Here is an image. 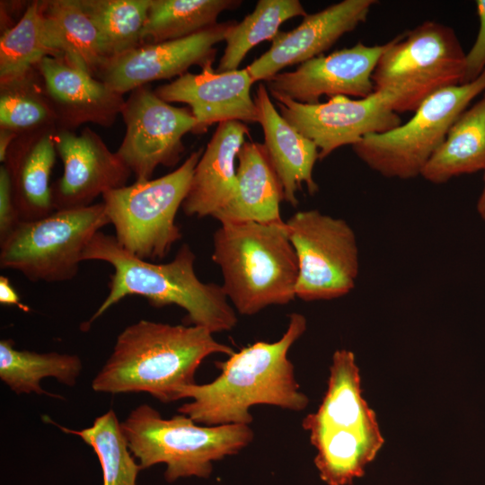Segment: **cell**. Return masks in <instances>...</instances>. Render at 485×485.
Instances as JSON below:
<instances>
[{
    "label": "cell",
    "instance_id": "obj_1",
    "mask_svg": "<svg viewBox=\"0 0 485 485\" xmlns=\"http://www.w3.org/2000/svg\"><path fill=\"white\" fill-rule=\"evenodd\" d=\"M286 332L274 342L257 341L223 362H216L220 375L205 384H191L180 392V400L192 401L180 406L179 413L207 427L252 421L250 408L256 404L303 410L307 396L299 391L294 366L287 357L291 346L306 330V319L289 314Z\"/></svg>",
    "mask_w": 485,
    "mask_h": 485
},
{
    "label": "cell",
    "instance_id": "obj_2",
    "mask_svg": "<svg viewBox=\"0 0 485 485\" xmlns=\"http://www.w3.org/2000/svg\"><path fill=\"white\" fill-rule=\"evenodd\" d=\"M216 353L234 351L207 328L140 320L118 335L92 388L110 394L147 392L161 402H172L184 387L196 384L201 362Z\"/></svg>",
    "mask_w": 485,
    "mask_h": 485
},
{
    "label": "cell",
    "instance_id": "obj_3",
    "mask_svg": "<svg viewBox=\"0 0 485 485\" xmlns=\"http://www.w3.org/2000/svg\"><path fill=\"white\" fill-rule=\"evenodd\" d=\"M196 255L184 243L172 260L154 263L127 251L115 235L99 231L83 253V261L100 260L113 267L109 293L86 322L90 325L107 310L128 295L145 297L154 307L175 304L187 313V322L213 333L231 331L237 316L222 286L204 283L194 269Z\"/></svg>",
    "mask_w": 485,
    "mask_h": 485
},
{
    "label": "cell",
    "instance_id": "obj_4",
    "mask_svg": "<svg viewBox=\"0 0 485 485\" xmlns=\"http://www.w3.org/2000/svg\"><path fill=\"white\" fill-rule=\"evenodd\" d=\"M212 260L236 311L253 315L296 297L298 260L287 224L223 223L213 235Z\"/></svg>",
    "mask_w": 485,
    "mask_h": 485
},
{
    "label": "cell",
    "instance_id": "obj_5",
    "mask_svg": "<svg viewBox=\"0 0 485 485\" xmlns=\"http://www.w3.org/2000/svg\"><path fill=\"white\" fill-rule=\"evenodd\" d=\"M328 390L303 427L317 450L314 463L328 485H348L365 473L384 444L375 412L363 399L354 354L334 352Z\"/></svg>",
    "mask_w": 485,
    "mask_h": 485
},
{
    "label": "cell",
    "instance_id": "obj_6",
    "mask_svg": "<svg viewBox=\"0 0 485 485\" xmlns=\"http://www.w3.org/2000/svg\"><path fill=\"white\" fill-rule=\"evenodd\" d=\"M120 425L141 470L165 463L169 482L208 477L212 462L238 453L253 438L249 425L198 426L181 413L166 419L148 404L132 410Z\"/></svg>",
    "mask_w": 485,
    "mask_h": 485
},
{
    "label": "cell",
    "instance_id": "obj_7",
    "mask_svg": "<svg viewBox=\"0 0 485 485\" xmlns=\"http://www.w3.org/2000/svg\"><path fill=\"white\" fill-rule=\"evenodd\" d=\"M465 53L454 31L427 21L397 35L379 58L372 75L396 113L415 111L433 93L463 84Z\"/></svg>",
    "mask_w": 485,
    "mask_h": 485
},
{
    "label": "cell",
    "instance_id": "obj_8",
    "mask_svg": "<svg viewBox=\"0 0 485 485\" xmlns=\"http://www.w3.org/2000/svg\"><path fill=\"white\" fill-rule=\"evenodd\" d=\"M204 148L191 153L172 172L104 193L102 203L118 242L137 258L163 259L181 240L176 215L188 194Z\"/></svg>",
    "mask_w": 485,
    "mask_h": 485
},
{
    "label": "cell",
    "instance_id": "obj_9",
    "mask_svg": "<svg viewBox=\"0 0 485 485\" xmlns=\"http://www.w3.org/2000/svg\"><path fill=\"white\" fill-rule=\"evenodd\" d=\"M109 224L102 202L21 221L0 242V266L34 282L70 280L77 275L90 241Z\"/></svg>",
    "mask_w": 485,
    "mask_h": 485
},
{
    "label": "cell",
    "instance_id": "obj_10",
    "mask_svg": "<svg viewBox=\"0 0 485 485\" xmlns=\"http://www.w3.org/2000/svg\"><path fill=\"white\" fill-rule=\"evenodd\" d=\"M483 91L485 69L472 82L442 89L428 97L406 123L384 133L367 135L352 148L367 166L384 177H417L455 119Z\"/></svg>",
    "mask_w": 485,
    "mask_h": 485
},
{
    "label": "cell",
    "instance_id": "obj_11",
    "mask_svg": "<svg viewBox=\"0 0 485 485\" xmlns=\"http://www.w3.org/2000/svg\"><path fill=\"white\" fill-rule=\"evenodd\" d=\"M286 224L298 260L296 297L331 300L349 293L359 269L357 239L349 225L315 209L298 211Z\"/></svg>",
    "mask_w": 485,
    "mask_h": 485
},
{
    "label": "cell",
    "instance_id": "obj_12",
    "mask_svg": "<svg viewBox=\"0 0 485 485\" xmlns=\"http://www.w3.org/2000/svg\"><path fill=\"white\" fill-rule=\"evenodd\" d=\"M120 114L126 131L116 153L136 181L151 180L159 165L174 166L184 151L182 137L197 126L190 108L164 101L150 84L130 92Z\"/></svg>",
    "mask_w": 485,
    "mask_h": 485
},
{
    "label": "cell",
    "instance_id": "obj_13",
    "mask_svg": "<svg viewBox=\"0 0 485 485\" xmlns=\"http://www.w3.org/2000/svg\"><path fill=\"white\" fill-rule=\"evenodd\" d=\"M274 100L280 115L316 145L319 160L342 146H353L367 135L384 133L401 124L398 113L379 92L357 100L337 95L316 104L283 97Z\"/></svg>",
    "mask_w": 485,
    "mask_h": 485
},
{
    "label": "cell",
    "instance_id": "obj_14",
    "mask_svg": "<svg viewBox=\"0 0 485 485\" xmlns=\"http://www.w3.org/2000/svg\"><path fill=\"white\" fill-rule=\"evenodd\" d=\"M388 46L389 41L375 46L357 42L309 59L294 71L278 73L265 85L273 99L283 97L306 104L319 103L322 95L366 98L374 93L372 75Z\"/></svg>",
    "mask_w": 485,
    "mask_h": 485
},
{
    "label": "cell",
    "instance_id": "obj_15",
    "mask_svg": "<svg viewBox=\"0 0 485 485\" xmlns=\"http://www.w3.org/2000/svg\"><path fill=\"white\" fill-rule=\"evenodd\" d=\"M234 21L218 22L190 36L154 44H145L116 56L104 64L94 77L124 95L161 79L179 77L191 66L213 65L216 48L224 41Z\"/></svg>",
    "mask_w": 485,
    "mask_h": 485
},
{
    "label": "cell",
    "instance_id": "obj_16",
    "mask_svg": "<svg viewBox=\"0 0 485 485\" xmlns=\"http://www.w3.org/2000/svg\"><path fill=\"white\" fill-rule=\"evenodd\" d=\"M54 143L64 165L62 176L51 186L55 210L91 206L98 196L127 185L130 169L92 128L85 127L79 134L57 129Z\"/></svg>",
    "mask_w": 485,
    "mask_h": 485
},
{
    "label": "cell",
    "instance_id": "obj_17",
    "mask_svg": "<svg viewBox=\"0 0 485 485\" xmlns=\"http://www.w3.org/2000/svg\"><path fill=\"white\" fill-rule=\"evenodd\" d=\"M375 0H343L306 14L289 31H279L270 48L246 66L252 80L267 81L283 68L322 55L344 34L366 22Z\"/></svg>",
    "mask_w": 485,
    "mask_h": 485
},
{
    "label": "cell",
    "instance_id": "obj_18",
    "mask_svg": "<svg viewBox=\"0 0 485 485\" xmlns=\"http://www.w3.org/2000/svg\"><path fill=\"white\" fill-rule=\"evenodd\" d=\"M253 84L246 67L217 73L209 65L199 74L187 72L154 92L168 103L188 104L197 121L193 134H203L216 122H257V108L251 95Z\"/></svg>",
    "mask_w": 485,
    "mask_h": 485
},
{
    "label": "cell",
    "instance_id": "obj_19",
    "mask_svg": "<svg viewBox=\"0 0 485 485\" xmlns=\"http://www.w3.org/2000/svg\"><path fill=\"white\" fill-rule=\"evenodd\" d=\"M35 66L56 113L57 129L75 131L86 123L109 128L121 113L122 94L64 59L46 57Z\"/></svg>",
    "mask_w": 485,
    "mask_h": 485
},
{
    "label": "cell",
    "instance_id": "obj_20",
    "mask_svg": "<svg viewBox=\"0 0 485 485\" xmlns=\"http://www.w3.org/2000/svg\"><path fill=\"white\" fill-rule=\"evenodd\" d=\"M257 122L264 134V146L279 180L283 199L293 207L298 201L295 192L305 184L310 194L318 191L313 170L319 159L316 145L294 128L271 102L265 84H260L253 98Z\"/></svg>",
    "mask_w": 485,
    "mask_h": 485
},
{
    "label": "cell",
    "instance_id": "obj_21",
    "mask_svg": "<svg viewBox=\"0 0 485 485\" xmlns=\"http://www.w3.org/2000/svg\"><path fill=\"white\" fill-rule=\"evenodd\" d=\"M242 121L218 124L198 162L181 208L189 216H214L230 199L235 188L238 153L249 136Z\"/></svg>",
    "mask_w": 485,
    "mask_h": 485
},
{
    "label": "cell",
    "instance_id": "obj_22",
    "mask_svg": "<svg viewBox=\"0 0 485 485\" xmlns=\"http://www.w3.org/2000/svg\"><path fill=\"white\" fill-rule=\"evenodd\" d=\"M56 130L43 128L18 135L3 163L22 221L40 219L55 211L49 179L57 154Z\"/></svg>",
    "mask_w": 485,
    "mask_h": 485
},
{
    "label": "cell",
    "instance_id": "obj_23",
    "mask_svg": "<svg viewBox=\"0 0 485 485\" xmlns=\"http://www.w3.org/2000/svg\"><path fill=\"white\" fill-rule=\"evenodd\" d=\"M232 197L213 216L229 222L283 223L279 204L283 190L264 145L245 141L237 155Z\"/></svg>",
    "mask_w": 485,
    "mask_h": 485
},
{
    "label": "cell",
    "instance_id": "obj_24",
    "mask_svg": "<svg viewBox=\"0 0 485 485\" xmlns=\"http://www.w3.org/2000/svg\"><path fill=\"white\" fill-rule=\"evenodd\" d=\"M45 29L55 57L94 76L111 56L79 0L42 1Z\"/></svg>",
    "mask_w": 485,
    "mask_h": 485
},
{
    "label": "cell",
    "instance_id": "obj_25",
    "mask_svg": "<svg viewBox=\"0 0 485 485\" xmlns=\"http://www.w3.org/2000/svg\"><path fill=\"white\" fill-rule=\"evenodd\" d=\"M481 170H485V93L455 119L420 175L429 182L442 184Z\"/></svg>",
    "mask_w": 485,
    "mask_h": 485
},
{
    "label": "cell",
    "instance_id": "obj_26",
    "mask_svg": "<svg viewBox=\"0 0 485 485\" xmlns=\"http://www.w3.org/2000/svg\"><path fill=\"white\" fill-rule=\"evenodd\" d=\"M82 368V361L76 355L20 350L14 348L11 339L0 341V379L18 395L35 392L60 398L43 390L40 382L46 377H54L73 387Z\"/></svg>",
    "mask_w": 485,
    "mask_h": 485
},
{
    "label": "cell",
    "instance_id": "obj_27",
    "mask_svg": "<svg viewBox=\"0 0 485 485\" xmlns=\"http://www.w3.org/2000/svg\"><path fill=\"white\" fill-rule=\"evenodd\" d=\"M240 0H152L141 33V45L185 38L217 22Z\"/></svg>",
    "mask_w": 485,
    "mask_h": 485
},
{
    "label": "cell",
    "instance_id": "obj_28",
    "mask_svg": "<svg viewBox=\"0 0 485 485\" xmlns=\"http://www.w3.org/2000/svg\"><path fill=\"white\" fill-rule=\"evenodd\" d=\"M0 128L16 135L57 128V116L36 66L0 82Z\"/></svg>",
    "mask_w": 485,
    "mask_h": 485
},
{
    "label": "cell",
    "instance_id": "obj_29",
    "mask_svg": "<svg viewBox=\"0 0 485 485\" xmlns=\"http://www.w3.org/2000/svg\"><path fill=\"white\" fill-rule=\"evenodd\" d=\"M298 0H259L254 10L227 31L217 73L237 70L247 53L264 40H272L286 21L306 15Z\"/></svg>",
    "mask_w": 485,
    "mask_h": 485
},
{
    "label": "cell",
    "instance_id": "obj_30",
    "mask_svg": "<svg viewBox=\"0 0 485 485\" xmlns=\"http://www.w3.org/2000/svg\"><path fill=\"white\" fill-rule=\"evenodd\" d=\"M54 57L44 24L42 1L29 4L22 15L0 38V82L18 76L42 58Z\"/></svg>",
    "mask_w": 485,
    "mask_h": 485
},
{
    "label": "cell",
    "instance_id": "obj_31",
    "mask_svg": "<svg viewBox=\"0 0 485 485\" xmlns=\"http://www.w3.org/2000/svg\"><path fill=\"white\" fill-rule=\"evenodd\" d=\"M58 428L78 436L93 448L101 463L102 485H137L141 467L128 448L113 410L96 418L89 428L79 430Z\"/></svg>",
    "mask_w": 485,
    "mask_h": 485
},
{
    "label": "cell",
    "instance_id": "obj_32",
    "mask_svg": "<svg viewBox=\"0 0 485 485\" xmlns=\"http://www.w3.org/2000/svg\"><path fill=\"white\" fill-rule=\"evenodd\" d=\"M101 33L111 58L141 45L152 0H79Z\"/></svg>",
    "mask_w": 485,
    "mask_h": 485
},
{
    "label": "cell",
    "instance_id": "obj_33",
    "mask_svg": "<svg viewBox=\"0 0 485 485\" xmlns=\"http://www.w3.org/2000/svg\"><path fill=\"white\" fill-rule=\"evenodd\" d=\"M21 221L9 173L3 164L0 167V242Z\"/></svg>",
    "mask_w": 485,
    "mask_h": 485
},
{
    "label": "cell",
    "instance_id": "obj_34",
    "mask_svg": "<svg viewBox=\"0 0 485 485\" xmlns=\"http://www.w3.org/2000/svg\"><path fill=\"white\" fill-rule=\"evenodd\" d=\"M480 27L472 47L465 54V75L463 84L478 78L485 69V0L475 2Z\"/></svg>",
    "mask_w": 485,
    "mask_h": 485
},
{
    "label": "cell",
    "instance_id": "obj_35",
    "mask_svg": "<svg viewBox=\"0 0 485 485\" xmlns=\"http://www.w3.org/2000/svg\"><path fill=\"white\" fill-rule=\"evenodd\" d=\"M0 304L2 305H14L23 312H30L28 305L21 302V298L7 277H0Z\"/></svg>",
    "mask_w": 485,
    "mask_h": 485
},
{
    "label": "cell",
    "instance_id": "obj_36",
    "mask_svg": "<svg viewBox=\"0 0 485 485\" xmlns=\"http://www.w3.org/2000/svg\"><path fill=\"white\" fill-rule=\"evenodd\" d=\"M17 136L8 129L0 128V161L2 163L4 162L8 149Z\"/></svg>",
    "mask_w": 485,
    "mask_h": 485
},
{
    "label": "cell",
    "instance_id": "obj_37",
    "mask_svg": "<svg viewBox=\"0 0 485 485\" xmlns=\"http://www.w3.org/2000/svg\"><path fill=\"white\" fill-rule=\"evenodd\" d=\"M483 181H484V187L477 203V210H478L479 215L482 218V220L485 222V170H484Z\"/></svg>",
    "mask_w": 485,
    "mask_h": 485
}]
</instances>
